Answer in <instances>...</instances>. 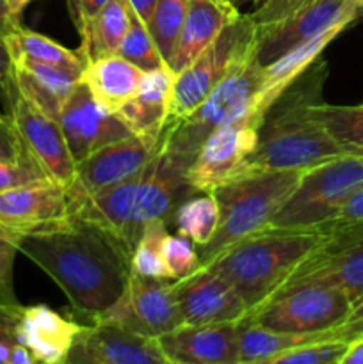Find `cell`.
I'll return each instance as SVG.
<instances>
[{
    "label": "cell",
    "instance_id": "obj_1",
    "mask_svg": "<svg viewBox=\"0 0 363 364\" xmlns=\"http://www.w3.org/2000/svg\"><path fill=\"white\" fill-rule=\"evenodd\" d=\"M20 252L60 288L75 313L93 322L116 304L132 276L130 249L75 212L59 226L21 235Z\"/></svg>",
    "mask_w": 363,
    "mask_h": 364
},
{
    "label": "cell",
    "instance_id": "obj_2",
    "mask_svg": "<svg viewBox=\"0 0 363 364\" xmlns=\"http://www.w3.org/2000/svg\"><path fill=\"white\" fill-rule=\"evenodd\" d=\"M327 68L315 60L269 107L258 128V142L246 160L244 174L258 171L308 169L345 155L344 149L313 119V103L322 102Z\"/></svg>",
    "mask_w": 363,
    "mask_h": 364
},
{
    "label": "cell",
    "instance_id": "obj_3",
    "mask_svg": "<svg viewBox=\"0 0 363 364\" xmlns=\"http://www.w3.org/2000/svg\"><path fill=\"white\" fill-rule=\"evenodd\" d=\"M322 237L317 230H263L235 242L201 267L224 277L251 313L294 276Z\"/></svg>",
    "mask_w": 363,
    "mask_h": 364
},
{
    "label": "cell",
    "instance_id": "obj_4",
    "mask_svg": "<svg viewBox=\"0 0 363 364\" xmlns=\"http://www.w3.org/2000/svg\"><path fill=\"white\" fill-rule=\"evenodd\" d=\"M262 80L263 70L255 50L235 64L194 112L167 121L159 139L160 148L187 171L201 142L214 130L246 119H263L258 112Z\"/></svg>",
    "mask_w": 363,
    "mask_h": 364
},
{
    "label": "cell",
    "instance_id": "obj_5",
    "mask_svg": "<svg viewBox=\"0 0 363 364\" xmlns=\"http://www.w3.org/2000/svg\"><path fill=\"white\" fill-rule=\"evenodd\" d=\"M301 174V169L258 171L214 188L210 194L219 208V228L212 240L199 247L201 265L235 242L265 230Z\"/></svg>",
    "mask_w": 363,
    "mask_h": 364
},
{
    "label": "cell",
    "instance_id": "obj_6",
    "mask_svg": "<svg viewBox=\"0 0 363 364\" xmlns=\"http://www.w3.org/2000/svg\"><path fill=\"white\" fill-rule=\"evenodd\" d=\"M363 185V155L331 159L302 171L265 230H319Z\"/></svg>",
    "mask_w": 363,
    "mask_h": 364
},
{
    "label": "cell",
    "instance_id": "obj_7",
    "mask_svg": "<svg viewBox=\"0 0 363 364\" xmlns=\"http://www.w3.org/2000/svg\"><path fill=\"white\" fill-rule=\"evenodd\" d=\"M352 311L344 290L322 281H288L269 301L248 313L251 320L280 333H326L342 326Z\"/></svg>",
    "mask_w": 363,
    "mask_h": 364
},
{
    "label": "cell",
    "instance_id": "obj_8",
    "mask_svg": "<svg viewBox=\"0 0 363 364\" xmlns=\"http://www.w3.org/2000/svg\"><path fill=\"white\" fill-rule=\"evenodd\" d=\"M256 31L251 13H238L187 68L174 75L167 121H178L194 112L235 64L255 52Z\"/></svg>",
    "mask_w": 363,
    "mask_h": 364
},
{
    "label": "cell",
    "instance_id": "obj_9",
    "mask_svg": "<svg viewBox=\"0 0 363 364\" xmlns=\"http://www.w3.org/2000/svg\"><path fill=\"white\" fill-rule=\"evenodd\" d=\"M9 105L11 123L20 137L25 153L39 166L46 178L70 188L77 174V162L60 130L59 121L32 105L13 82L4 89Z\"/></svg>",
    "mask_w": 363,
    "mask_h": 364
},
{
    "label": "cell",
    "instance_id": "obj_10",
    "mask_svg": "<svg viewBox=\"0 0 363 364\" xmlns=\"http://www.w3.org/2000/svg\"><path fill=\"white\" fill-rule=\"evenodd\" d=\"M320 233L324 237L319 247L288 281L310 279L335 284L347 294L354 308L363 299V220Z\"/></svg>",
    "mask_w": 363,
    "mask_h": 364
},
{
    "label": "cell",
    "instance_id": "obj_11",
    "mask_svg": "<svg viewBox=\"0 0 363 364\" xmlns=\"http://www.w3.org/2000/svg\"><path fill=\"white\" fill-rule=\"evenodd\" d=\"M127 329L160 338L184 326L173 283L166 277H148L132 272L123 295L100 318Z\"/></svg>",
    "mask_w": 363,
    "mask_h": 364
},
{
    "label": "cell",
    "instance_id": "obj_12",
    "mask_svg": "<svg viewBox=\"0 0 363 364\" xmlns=\"http://www.w3.org/2000/svg\"><path fill=\"white\" fill-rule=\"evenodd\" d=\"M260 123V119H246L214 130L189 166V185L196 192L210 194L219 185L242 176L246 160L258 142Z\"/></svg>",
    "mask_w": 363,
    "mask_h": 364
},
{
    "label": "cell",
    "instance_id": "obj_13",
    "mask_svg": "<svg viewBox=\"0 0 363 364\" xmlns=\"http://www.w3.org/2000/svg\"><path fill=\"white\" fill-rule=\"evenodd\" d=\"M358 14L359 7L354 0H308L276 23L256 25V59L265 66L305 39L315 38L338 25L349 27Z\"/></svg>",
    "mask_w": 363,
    "mask_h": 364
},
{
    "label": "cell",
    "instance_id": "obj_14",
    "mask_svg": "<svg viewBox=\"0 0 363 364\" xmlns=\"http://www.w3.org/2000/svg\"><path fill=\"white\" fill-rule=\"evenodd\" d=\"M66 363L71 364H169L159 338L144 336L109 320L82 326Z\"/></svg>",
    "mask_w": 363,
    "mask_h": 364
},
{
    "label": "cell",
    "instance_id": "obj_15",
    "mask_svg": "<svg viewBox=\"0 0 363 364\" xmlns=\"http://www.w3.org/2000/svg\"><path fill=\"white\" fill-rule=\"evenodd\" d=\"M57 121L77 164L96 149L134 135L117 112H110L96 102L82 78Z\"/></svg>",
    "mask_w": 363,
    "mask_h": 364
},
{
    "label": "cell",
    "instance_id": "obj_16",
    "mask_svg": "<svg viewBox=\"0 0 363 364\" xmlns=\"http://www.w3.org/2000/svg\"><path fill=\"white\" fill-rule=\"evenodd\" d=\"M70 215L68 188L50 178L0 192V226L20 235L59 226Z\"/></svg>",
    "mask_w": 363,
    "mask_h": 364
},
{
    "label": "cell",
    "instance_id": "obj_17",
    "mask_svg": "<svg viewBox=\"0 0 363 364\" xmlns=\"http://www.w3.org/2000/svg\"><path fill=\"white\" fill-rule=\"evenodd\" d=\"M153 142L130 135L96 149L77 164V174L68 188L70 201L91 198L137 174L155 151Z\"/></svg>",
    "mask_w": 363,
    "mask_h": 364
},
{
    "label": "cell",
    "instance_id": "obj_18",
    "mask_svg": "<svg viewBox=\"0 0 363 364\" xmlns=\"http://www.w3.org/2000/svg\"><path fill=\"white\" fill-rule=\"evenodd\" d=\"M173 287L184 323L237 322L248 313L235 288L209 267L173 281Z\"/></svg>",
    "mask_w": 363,
    "mask_h": 364
},
{
    "label": "cell",
    "instance_id": "obj_19",
    "mask_svg": "<svg viewBox=\"0 0 363 364\" xmlns=\"http://www.w3.org/2000/svg\"><path fill=\"white\" fill-rule=\"evenodd\" d=\"M237 322L184 323L159 338L160 348L169 364H238Z\"/></svg>",
    "mask_w": 363,
    "mask_h": 364
},
{
    "label": "cell",
    "instance_id": "obj_20",
    "mask_svg": "<svg viewBox=\"0 0 363 364\" xmlns=\"http://www.w3.org/2000/svg\"><path fill=\"white\" fill-rule=\"evenodd\" d=\"M80 323L64 318L48 306H27L21 309L14 327V341L23 345L36 363H66Z\"/></svg>",
    "mask_w": 363,
    "mask_h": 364
},
{
    "label": "cell",
    "instance_id": "obj_21",
    "mask_svg": "<svg viewBox=\"0 0 363 364\" xmlns=\"http://www.w3.org/2000/svg\"><path fill=\"white\" fill-rule=\"evenodd\" d=\"M238 14L233 2L221 0H189L187 14L184 18L177 43L166 66L174 75L187 68L219 32Z\"/></svg>",
    "mask_w": 363,
    "mask_h": 364
},
{
    "label": "cell",
    "instance_id": "obj_22",
    "mask_svg": "<svg viewBox=\"0 0 363 364\" xmlns=\"http://www.w3.org/2000/svg\"><path fill=\"white\" fill-rule=\"evenodd\" d=\"M174 73L164 66L146 71L137 95L125 103L117 116L125 121L132 134L157 144L169 117V100Z\"/></svg>",
    "mask_w": 363,
    "mask_h": 364
},
{
    "label": "cell",
    "instance_id": "obj_23",
    "mask_svg": "<svg viewBox=\"0 0 363 364\" xmlns=\"http://www.w3.org/2000/svg\"><path fill=\"white\" fill-rule=\"evenodd\" d=\"M14 84L21 95L46 116L59 119L80 75L27 57L14 59Z\"/></svg>",
    "mask_w": 363,
    "mask_h": 364
},
{
    "label": "cell",
    "instance_id": "obj_24",
    "mask_svg": "<svg viewBox=\"0 0 363 364\" xmlns=\"http://www.w3.org/2000/svg\"><path fill=\"white\" fill-rule=\"evenodd\" d=\"M345 28V25H338V27L330 28V31L322 32V34L315 36V38L305 39V41L298 43L287 52L281 53L269 64L262 66L263 70V80L262 89H260V102H258V112L260 116H265L269 107L283 95L285 89L290 87L317 59L320 53L324 52L327 45L340 34Z\"/></svg>",
    "mask_w": 363,
    "mask_h": 364
},
{
    "label": "cell",
    "instance_id": "obj_25",
    "mask_svg": "<svg viewBox=\"0 0 363 364\" xmlns=\"http://www.w3.org/2000/svg\"><path fill=\"white\" fill-rule=\"evenodd\" d=\"M146 71L132 64L120 53L89 60L82 71V80L96 102L110 112H117L137 95Z\"/></svg>",
    "mask_w": 363,
    "mask_h": 364
},
{
    "label": "cell",
    "instance_id": "obj_26",
    "mask_svg": "<svg viewBox=\"0 0 363 364\" xmlns=\"http://www.w3.org/2000/svg\"><path fill=\"white\" fill-rule=\"evenodd\" d=\"M326 338H331V331L308 334L280 333L262 327L249 316H242L237 322L238 364H269L281 352Z\"/></svg>",
    "mask_w": 363,
    "mask_h": 364
},
{
    "label": "cell",
    "instance_id": "obj_27",
    "mask_svg": "<svg viewBox=\"0 0 363 364\" xmlns=\"http://www.w3.org/2000/svg\"><path fill=\"white\" fill-rule=\"evenodd\" d=\"M128 25H130V6L127 0H109L107 6L80 32V52L85 64L89 60L117 53Z\"/></svg>",
    "mask_w": 363,
    "mask_h": 364
},
{
    "label": "cell",
    "instance_id": "obj_28",
    "mask_svg": "<svg viewBox=\"0 0 363 364\" xmlns=\"http://www.w3.org/2000/svg\"><path fill=\"white\" fill-rule=\"evenodd\" d=\"M9 45L13 60L16 57H27V59L38 60V63L52 64V66L64 68L68 71H73L82 77V71L85 68V59L82 52L66 48L60 43L31 31V28L18 25L13 32L6 38Z\"/></svg>",
    "mask_w": 363,
    "mask_h": 364
},
{
    "label": "cell",
    "instance_id": "obj_29",
    "mask_svg": "<svg viewBox=\"0 0 363 364\" xmlns=\"http://www.w3.org/2000/svg\"><path fill=\"white\" fill-rule=\"evenodd\" d=\"M310 112L345 153L363 155V105H327L319 102L313 103Z\"/></svg>",
    "mask_w": 363,
    "mask_h": 364
},
{
    "label": "cell",
    "instance_id": "obj_30",
    "mask_svg": "<svg viewBox=\"0 0 363 364\" xmlns=\"http://www.w3.org/2000/svg\"><path fill=\"white\" fill-rule=\"evenodd\" d=\"M173 223L177 231L184 235L192 244H209L219 228V208L212 194L187 198L180 203L173 215Z\"/></svg>",
    "mask_w": 363,
    "mask_h": 364
},
{
    "label": "cell",
    "instance_id": "obj_31",
    "mask_svg": "<svg viewBox=\"0 0 363 364\" xmlns=\"http://www.w3.org/2000/svg\"><path fill=\"white\" fill-rule=\"evenodd\" d=\"M166 220H153L146 224L132 252V272L148 277H166L162 245L167 237Z\"/></svg>",
    "mask_w": 363,
    "mask_h": 364
},
{
    "label": "cell",
    "instance_id": "obj_32",
    "mask_svg": "<svg viewBox=\"0 0 363 364\" xmlns=\"http://www.w3.org/2000/svg\"><path fill=\"white\" fill-rule=\"evenodd\" d=\"M117 53L141 68L142 71H152L164 66V59L157 48L155 41L152 38L148 25L130 9V25H128L127 34L123 36L120 43Z\"/></svg>",
    "mask_w": 363,
    "mask_h": 364
},
{
    "label": "cell",
    "instance_id": "obj_33",
    "mask_svg": "<svg viewBox=\"0 0 363 364\" xmlns=\"http://www.w3.org/2000/svg\"><path fill=\"white\" fill-rule=\"evenodd\" d=\"M187 7L189 0H157L148 28L164 63H167L171 52H173L177 36L180 32L182 23H184L185 14H187Z\"/></svg>",
    "mask_w": 363,
    "mask_h": 364
},
{
    "label": "cell",
    "instance_id": "obj_34",
    "mask_svg": "<svg viewBox=\"0 0 363 364\" xmlns=\"http://www.w3.org/2000/svg\"><path fill=\"white\" fill-rule=\"evenodd\" d=\"M347 345L349 341L345 340L326 338L281 352L269 364H340Z\"/></svg>",
    "mask_w": 363,
    "mask_h": 364
},
{
    "label": "cell",
    "instance_id": "obj_35",
    "mask_svg": "<svg viewBox=\"0 0 363 364\" xmlns=\"http://www.w3.org/2000/svg\"><path fill=\"white\" fill-rule=\"evenodd\" d=\"M164 267L167 279L178 281L191 276L201 267L199 255L192 247V242L184 235H167L162 245Z\"/></svg>",
    "mask_w": 363,
    "mask_h": 364
},
{
    "label": "cell",
    "instance_id": "obj_36",
    "mask_svg": "<svg viewBox=\"0 0 363 364\" xmlns=\"http://www.w3.org/2000/svg\"><path fill=\"white\" fill-rule=\"evenodd\" d=\"M20 233L0 226V306L20 309L23 306L14 294L13 265L20 252Z\"/></svg>",
    "mask_w": 363,
    "mask_h": 364
},
{
    "label": "cell",
    "instance_id": "obj_37",
    "mask_svg": "<svg viewBox=\"0 0 363 364\" xmlns=\"http://www.w3.org/2000/svg\"><path fill=\"white\" fill-rule=\"evenodd\" d=\"M46 178L39 169L38 164L28 156L23 160H4L0 159V192L18 185L31 183V181Z\"/></svg>",
    "mask_w": 363,
    "mask_h": 364
},
{
    "label": "cell",
    "instance_id": "obj_38",
    "mask_svg": "<svg viewBox=\"0 0 363 364\" xmlns=\"http://www.w3.org/2000/svg\"><path fill=\"white\" fill-rule=\"evenodd\" d=\"M305 2L308 0H263L262 4H258L255 13H251V18L258 27H265L287 18Z\"/></svg>",
    "mask_w": 363,
    "mask_h": 364
},
{
    "label": "cell",
    "instance_id": "obj_39",
    "mask_svg": "<svg viewBox=\"0 0 363 364\" xmlns=\"http://www.w3.org/2000/svg\"><path fill=\"white\" fill-rule=\"evenodd\" d=\"M0 159L4 160H23L28 159L21 146L20 137L11 123L9 116L0 114Z\"/></svg>",
    "mask_w": 363,
    "mask_h": 364
},
{
    "label": "cell",
    "instance_id": "obj_40",
    "mask_svg": "<svg viewBox=\"0 0 363 364\" xmlns=\"http://www.w3.org/2000/svg\"><path fill=\"white\" fill-rule=\"evenodd\" d=\"M359 220H363V185L340 206V210L335 213L333 219L327 220L317 231H326L331 230V228L344 226V224L359 223Z\"/></svg>",
    "mask_w": 363,
    "mask_h": 364
},
{
    "label": "cell",
    "instance_id": "obj_41",
    "mask_svg": "<svg viewBox=\"0 0 363 364\" xmlns=\"http://www.w3.org/2000/svg\"><path fill=\"white\" fill-rule=\"evenodd\" d=\"M107 2L109 0H66L71 20H73L75 27H77L78 34L107 6Z\"/></svg>",
    "mask_w": 363,
    "mask_h": 364
},
{
    "label": "cell",
    "instance_id": "obj_42",
    "mask_svg": "<svg viewBox=\"0 0 363 364\" xmlns=\"http://www.w3.org/2000/svg\"><path fill=\"white\" fill-rule=\"evenodd\" d=\"M13 71H14V60L11 55L9 45L6 39L0 36V89H6L7 85L13 82Z\"/></svg>",
    "mask_w": 363,
    "mask_h": 364
},
{
    "label": "cell",
    "instance_id": "obj_43",
    "mask_svg": "<svg viewBox=\"0 0 363 364\" xmlns=\"http://www.w3.org/2000/svg\"><path fill=\"white\" fill-rule=\"evenodd\" d=\"M21 309L23 308L13 309L0 306V340L14 341V327H16Z\"/></svg>",
    "mask_w": 363,
    "mask_h": 364
},
{
    "label": "cell",
    "instance_id": "obj_44",
    "mask_svg": "<svg viewBox=\"0 0 363 364\" xmlns=\"http://www.w3.org/2000/svg\"><path fill=\"white\" fill-rule=\"evenodd\" d=\"M20 25V18L13 14L7 0H0V36L4 39Z\"/></svg>",
    "mask_w": 363,
    "mask_h": 364
},
{
    "label": "cell",
    "instance_id": "obj_45",
    "mask_svg": "<svg viewBox=\"0 0 363 364\" xmlns=\"http://www.w3.org/2000/svg\"><path fill=\"white\" fill-rule=\"evenodd\" d=\"M130 9L144 21L146 25H149L153 18V11H155L157 0H127Z\"/></svg>",
    "mask_w": 363,
    "mask_h": 364
},
{
    "label": "cell",
    "instance_id": "obj_46",
    "mask_svg": "<svg viewBox=\"0 0 363 364\" xmlns=\"http://www.w3.org/2000/svg\"><path fill=\"white\" fill-rule=\"evenodd\" d=\"M340 364H363V334L349 341Z\"/></svg>",
    "mask_w": 363,
    "mask_h": 364
},
{
    "label": "cell",
    "instance_id": "obj_47",
    "mask_svg": "<svg viewBox=\"0 0 363 364\" xmlns=\"http://www.w3.org/2000/svg\"><path fill=\"white\" fill-rule=\"evenodd\" d=\"M34 358H32L31 352L20 343H14L13 348H11L9 355V364H34Z\"/></svg>",
    "mask_w": 363,
    "mask_h": 364
},
{
    "label": "cell",
    "instance_id": "obj_48",
    "mask_svg": "<svg viewBox=\"0 0 363 364\" xmlns=\"http://www.w3.org/2000/svg\"><path fill=\"white\" fill-rule=\"evenodd\" d=\"M7 4H9L11 11H13V14H16L18 18L21 16V13H23L25 6L28 4V0H7Z\"/></svg>",
    "mask_w": 363,
    "mask_h": 364
},
{
    "label": "cell",
    "instance_id": "obj_49",
    "mask_svg": "<svg viewBox=\"0 0 363 364\" xmlns=\"http://www.w3.org/2000/svg\"><path fill=\"white\" fill-rule=\"evenodd\" d=\"M231 2H233L235 6H237V4H246V2H253V4H255V0H231Z\"/></svg>",
    "mask_w": 363,
    "mask_h": 364
},
{
    "label": "cell",
    "instance_id": "obj_50",
    "mask_svg": "<svg viewBox=\"0 0 363 364\" xmlns=\"http://www.w3.org/2000/svg\"><path fill=\"white\" fill-rule=\"evenodd\" d=\"M356 2V6L359 7V11H363V0H354Z\"/></svg>",
    "mask_w": 363,
    "mask_h": 364
},
{
    "label": "cell",
    "instance_id": "obj_51",
    "mask_svg": "<svg viewBox=\"0 0 363 364\" xmlns=\"http://www.w3.org/2000/svg\"><path fill=\"white\" fill-rule=\"evenodd\" d=\"M263 2V0H255V4H256V6H258V4H262Z\"/></svg>",
    "mask_w": 363,
    "mask_h": 364
},
{
    "label": "cell",
    "instance_id": "obj_52",
    "mask_svg": "<svg viewBox=\"0 0 363 364\" xmlns=\"http://www.w3.org/2000/svg\"><path fill=\"white\" fill-rule=\"evenodd\" d=\"M221 2H231V0H221Z\"/></svg>",
    "mask_w": 363,
    "mask_h": 364
},
{
    "label": "cell",
    "instance_id": "obj_53",
    "mask_svg": "<svg viewBox=\"0 0 363 364\" xmlns=\"http://www.w3.org/2000/svg\"><path fill=\"white\" fill-rule=\"evenodd\" d=\"M28 2H31V0H28Z\"/></svg>",
    "mask_w": 363,
    "mask_h": 364
}]
</instances>
